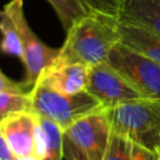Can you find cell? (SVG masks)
<instances>
[{"label":"cell","mask_w":160,"mask_h":160,"mask_svg":"<svg viewBox=\"0 0 160 160\" xmlns=\"http://www.w3.org/2000/svg\"><path fill=\"white\" fill-rule=\"evenodd\" d=\"M120 42L119 19L92 12L75 22L66 32L52 65L82 64L88 68L105 62L110 51Z\"/></svg>","instance_id":"6da1fadb"},{"label":"cell","mask_w":160,"mask_h":160,"mask_svg":"<svg viewBox=\"0 0 160 160\" xmlns=\"http://www.w3.org/2000/svg\"><path fill=\"white\" fill-rule=\"evenodd\" d=\"M104 110L112 131L151 152H160L159 101L142 98Z\"/></svg>","instance_id":"7a4b0ae2"},{"label":"cell","mask_w":160,"mask_h":160,"mask_svg":"<svg viewBox=\"0 0 160 160\" xmlns=\"http://www.w3.org/2000/svg\"><path fill=\"white\" fill-rule=\"evenodd\" d=\"M31 112L55 122L64 131L81 118L104 109L86 90L66 95L58 92L40 82L30 91Z\"/></svg>","instance_id":"3957f363"},{"label":"cell","mask_w":160,"mask_h":160,"mask_svg":"<svg viewBox=\"0 0 160 160\" xmlns=\"http://www.w3.org/2000/svg\"><path fill=\"white\" fill-rule=\"evenodd\" d=\"M5 8L12 16L22 46V62L25 65V84L31 89L35 86L41 72L51 66L58 55L59 49L45 45L31 30L24 15V0H10Z\"/></svg>","instance_id":"277c9868"},{"label":"cell","mask_w":160,"mask_h":160,"mask_svg":"<svg viewBox=\"0 0 160 160\" xmlns=\"http://www.w3.org/2000/svg\"><path fill=\"white\" fill-rule=\"evenodd\" d=\"M106 62L124 75L146 99L160 102V64L118 44Z\"/></svg>","instance_id":"5b68a950"},{"label":"cell","mask_w":160,"mask_h":160,"mask_svg":"<svg viewBox=\"0 0 160 160\" xmlns=\"http://www.w3.org/2000/svg\"><path fill=\"white\" fill-rule=\"evenodd\" d=\"M86 91L91 94L104 109L144 98L124 75L106 61L89 68Z\"/></svg>","instance_id":"8992f818"},{"label":"cell","mask_w":160,"mask_h":160,"mask_svg":"<svg viewBox=\"0 0 160 160\" xmlns=\"http://www.w3.org/2000/svg\"><path fill=\"white\" fill-rule=\"evenodd\" d=\"M111 126L105 110L94 111L64 131V135L82 149L91 160H104Z\"/></svg>","instance_id":"52a82bcc"},{"label":"cell","mask_w":160,"mask_h":160,"mask_svg":"<svg viewBox=\"0 0 160 160\" xmlns=\"http://www.w3.org/2000/svg\"><path fill=\"white\" fill-rule=\"evenodd\" d=\"M0 132L5 138L15 158L36 156V115L20 111L0 122Z\"/></svg>","instance_id":"ba28073f"},{"label":"cell","mask_w":160,"mask_h":160,"mask_svg":"<svg viewBox=\"0 0 160 160\" xmlns=\"http://www.w3.org/2000/svg\"><path fill=\"white\" fill-rule=\"evenodd\" d=\"M89 68L82 64L51 65L45 69L36 82H40L58 92L74 95L86 90Z\"/></svg>","instance_id":"9c48e42d"},{"label":"cell","mask_w":160,"mask_h":160,"mask_svg":"<svg viewBox=\"0 0 160 160\" xmlns=\"http://www.w3.org/2000/svg\"><path fill=\"white\" fill-rule=\"evenodd\" d=\"M120 44L160 64V35L136 24L119 20Z\"/></svg>","instance_id":"30bf717a"},{"label":"cell","mask_w":160,"mask_h":160,"mask_svg":"<svg viewBox=\"0 0 160 160\" xmlns=\"http://www.w3.org/2000/svg\"><path fill=\"white\" fill-rule=\"evenodd\" d=\"M118 19L160 35V0H128Z\"/></svg>","instance_id":"8fae6325"},{"label":"cell","mask_w":160,"mask_h":160,"mask_svg":"<svg viewBox=\"0 0 160 160\" xmlns=\"http://www.w3.org/2000/svg\"><path fill=\"white\" fill-rule=\"evenodd\" d=\"M48 2L56 11L65 32H68L75 22L94 12L85 0H48Z\"/></svg>","instance_id":"7c38bea8"},{"label":"cell","mask_w":160,"mask_h":160,"mask_svg":"<svg viewBox=\"0 0 160 160\" xmlns=\"http://www.w3.org/2000/svg\"><path fill=\"white\" fill-rule=\"evenodd\" d=\"M38 120L45 136V154L42 160H62L64 159V130L49 119L38 116Z\"/></svg>","instance_id":"4fadbf2b"},{"label":"cell","mask_w":160,"mask_h":160,"mask_svg":"<svg viewBox=\"0 0 160 160\" xmlns=\"http://www.w3.org/2000/svg\"><path fill=\"white\" fill-rule=\"evenodd\" d=\"M0 32L2 35L0 50L4 54L14 55L18 58H22V46L20 42L19 31L16 28V24L8 11V9L4 6L2 10H0Z\"/></svg>","instance_id":"5bb4252c"},{"label":"cell","mask_w":160,"mask_h":160,"mask_svg":"<svg viewBox=\"0 0 160 160\" xmlns=\"http://www.w3.org/2000/svg\"><path fill=\"white\" fill-rule=\"evenodd\" d=\"M132 152L134 142L129 138L111 130L104 160H134Z\"/></svg>","instance_id":"9a60e30c"},{"label":"cell","mask_w":160,"mask_h":160,"mask_svg":"<svg viewBox=\"0 0 160 160\" xmlns=\"http://www.w3.org/2000/svg\"><path fill=\"white\" fill-rule=\"evenodd\" d=\"M31 111V100L29 94L0 92V122L15 112Z\"/></svg>","instance_id":"2e32d148"},{"label":"cell","mask_w":160,"mask_h":160,"mask_svg":"<svg viewBox=\"0 0 160 160\" xmlns=\"http://www.w3.org/2000/svg\"><path fill=\"white\" fill-rule=\"evenodd\" d=\"M94 12H100L119 18L128 0H85Z\"/></svg>","instance_id":"e0dca14e"},{"label":"cell","mask_w":160,"mask_h":160,"mask_svg":"<svg viewBox=\"0 0 160 160\" xmlns=\"http://www.w3.org/2000/svg\"><path fill=\"white\" fill-rule=\"evenodd\" d=\"M32 89L25 82H18L9 79L0 70V92H14V94H29Z\"/></svg>","instance_id":"ac0fdd59"},{"label":"cell","mask_w":160,"mask_h":160,"mask_svg":"<svg viewBox=\"0 0 160 160\" xmlns=\"http://www.w3.org/2000/svg\"><path fill=\"white\" fill-rule=\"evenodd\" d=\"M64 159L65 160H91L82 149L75 145L65 135H64Z\"/></svg>","instance_id":"d6986e66"},{"label":"cell","mask_w":160,"mask_h":160,"mask_svg":"<svg viewBox=\"0 0 160 160\" xmlns=\"http://www.w3.org/2000/svg\"><path fill=\"white\" fill-rule=\"evenodd\" d=\"M134 160H160L159 155L134 144Z\"/></svg>","instance_id":"ffe728a7"},{"label":"cell","mask_w":160,"mask_h":160,"mask_svg":"<svg viewBox=\"0 0 160 160\" xmlns=\"http://www.w3.org/2000/svg\"><path fill=\"white\" fill-rule=\"evenodd\" d=\"M0 160H15L12 151L10 150L5 138L0 132Z\"/></svg>","instance_id":"44dd1931"},{"label":"cell","mask_w":160,"mask_h":160,"mask_svg":"<svg viewBox=\"0 0 160 160\" xmlns=\"http://www.w3.org/2000/svg\"><path fill=\"white\" fill-rule=\"evenodd\" d=\"M158 155H159V158H160V152H159V154H158Z\"/></svg>","instance_id":"7402d4cb"}]
</instances>
